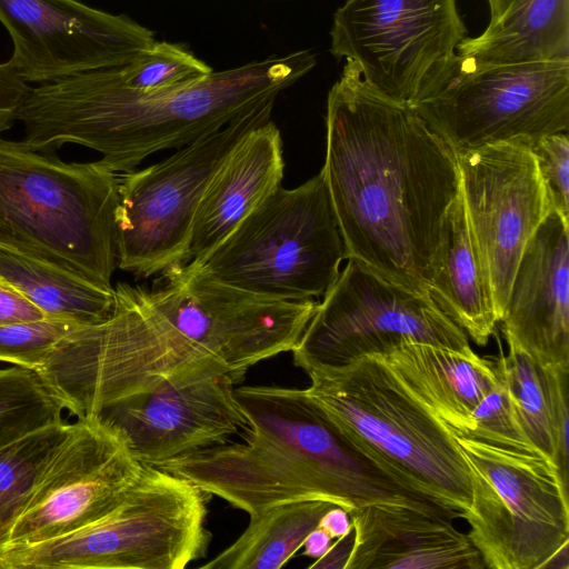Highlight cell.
<instances>
[{"label":"cell","instance_id":"obj_1","mask_svg":"<svg viewBox=\"0 0 569 569\" xmlns=\"http://www.w3.org/2000/svg\"><path fill=\"white\" fill-rule=\"evenodd\" d=\"M321 169L347 259L428 292L461 188L456 152L347 60L327 99Z\"/></svg>","mask_w":569,"mask_h":569},{"label":"cell","instance_id":"obj_2","mask_svg":"<svg viewBox=\"0 0 569 569\" xmlns=\"http://www.w3.org/2000/svg\"><path fill=\"white\" fill-rule=\"evenodd\" d=\"M234 395L250 423L243 441L156 467L250 517L281 503L325 500L349 513L366 506L391 505L456 518L346 436L306 389L243 386Z\"/></svg>","mask_w":569,"mask_h":569},{"label":"cell","instance_id":"obj_3","mask_svg":"<svg viewBox=\"0 0 569 569\" xmlns=\"http://www.w3.org/2000/svg\"><path fill=\"white\" fill-rule=\"evenodd\" d=\"M315 64L305 50L212 71L193 86L154 94L128 88L118 67L90 70L31 87L17 120L22 141L37 151L79 144L99 152L113 171L129 172L154 152L179 149L274 104Z\"/></svg>","mask_w":569,"mask_h":569},{"label":"cell","instance_id":"obj_4","mask_svg":"<svg viewBox=\"0 0 569 569\" xmlns=\"http://www.w3.org/2000/svg\"><path fill=\"white\" fill-rule=\"evenodd\" d=\"M119 173L0 138V241L112 288Z\"/></svg>","mask_w":569,"mask_h":569},{"label":"cell","instance_id":"obj_5","mask_svg":"<svg viewBox=\"0 0 569 569\" xmlns=\"http://www.w3.org/2000/svg\"><path fill=\"white\" fill-rule=\"evenodd\" d=\"M307 376V393L346 436L403 483L461 518L471 487L453 435L380 357Z\"/></svg>","mask_w":569,"mask_h":569},{"label":"cell","instance_id":"obj_6","mask_svg":"<svg viewBox=\"0 0 569 569\" xmlns=\"http://www.w3.org/2000/svg\"><path fill=\"white\" fill-rule=\"evenodd\" d=\"M210 495L143 465L110 512L63 536L0 552V569H183L204 558Z\"/></svg>","mask_w":569,"mask_h":569},{"label":"cell","instance_id":"obj_7","mask_svg":"<svg viewBox=\"0 0 569 569\" xmlns=\"http://www.w3.org/2000/svg\"><path fill=\"white\" fill-rule=\"evenodd\" d=\"M409 106L456 154L497 142L531 148L569 130V59L492 64L452 52Z\"/></svg>","mask_w":569,"mask_h":569},{"label":"cell","instance_id":"obj_8","mask_svg":"<svg viewBox=\"0 0 569 569\" xmlns=\"http://www.w3.org/2000/svg\"><path fill=\"white\" fill-rule=\"evenodd\" d=\"M347 259L323 174L267 196L202 260L211 279L280 300L322 297Z\"/></svg>","mask_w":569,"mask_h":569},{"label":"cell","instance_id":"obj_9","mask_svg":"<svg viewBox=\"0 0 569 569\" xmlns=\"http://www.w3.org/2000/svg\"><path fill=\"white\" fill-rule=\"evenodd\" d=\"M470 476L462 513L489 569H541L569 542L568 490L545 457L453 435Z\"/></svg>","mask_w":569,"mask_h":569},{"label":"cell","instance_id":"obj_10","mask_svg":"<svg viewBox=\"0 0 569 569\" xmlns=\"http://www.w3.org/2000/svg\"><path fill=\"white\" fill-rule=\"evenodd\" d=\"M347 260L292 350L293 363L306 373L382 355L405 341L473 351L465 331L428 292L411 290L355 259Z\"/></svg>","mask_w":569,"mask_h":569},{"label":"cell","instance_id":"obj_11","mask_svg":"<svg viewBox=\"0 0 569 569\" xmlns=\"http://www.w3.org/2000/svg\"><path fill=\"white\" fill-rule=\"evenodd\" d=\"M272 109L252 111L144 169L119 173L118 268L148 278L188 262L206 186L238 141L270 120Z\"/></svg>","mask_w":569,"mask_h":569},{"label":"cell","instance_id":"obj_12","mask_svg":"<svg viewBox=\"0 0 569 569\" xmlns=\"http://www.w3.org/2000/svg\"><path fill=\"white\" fill-rule=\"evenodd\" d=\"M143 465L118 429L76 420L34 481L0 552L78 530L110 512Z\"/></svg>","mask_w":569,"mask_h":569},{"label":"cell","instance_id":"obj_13","mask_svg":"<svg viewBox=\"0 0 569 569\" xmlns=\"http://www.w3.org/2000/svg\"><path fill=\"white\" fill-rule=\"evenodd\" d=\"M466 34L456 0H347L333 16L330 52L355 61L378 91L409 103Z\"/></svg>","mask_w":569,"mask_h":569},{"label":"cell","instance_id":"obj_14","mask_svg":"<svg viewBox=\"0 0 569 569\" xmlns=\"http://www.w3.org/2000/svg\"><path fill=\"white\" fill-rule=\"evenodd\" d=\"M457 158L468 223L500 321L523 249L552 209L529 146L497 142Z\"/></svg>","mask_w":569,"mask_h":569},{"label":"cell","instance_id":"obj_15","mask_svg":"<svg viewBox=\"0 0 569 569\" xmlns=\"http://www.w3.org/2000/svg\"><path fill=\"white\" fill-rule=\"evenodd\" d=\"M9 32V61L29 83L121 67L152 44L154 33L123 14L79 0H0Z\"/></svg>","mask_w":569,"mask_h":569},{"label":"cell","instance_id":"obj_16","mask_svg":"<svg viewBox=\"0 0 569 569\" xmlns=\"http://www.w3.org/2000/svg\"><path fill=\"white\" fill-rule=\"evenodd\" d=\"M90 419L121 431L134 457L150 466L224 445L250 427L234 382L224 375L161 382L102 407Z\"/></svg>","mask_w":569,"mask_h":569},{"label":"cell","instance_id":"obj_17","mask_svg":"<svg viewBox=\"0 0 569 569\" xmlns=\"http://www.w3.org/2000/svg\"><path fill=\"white\" fill-rule=\"evenodd\" d=\"M569 222L555 210L528 241L502 318L508 345L542 366L569 367Z\"/></svg>","mask_w":569,"mask_h":569},{"label":"cell","instance_id":"obj_18","mask_svg":"<svg viewBox=\"0 0 569 569\" xmlns=\"http://www.w3.org/2000/svg\"><path fill=\"white\" fill-rule=\"evenodd\" d=\"M353 547L346 569H482L480 552L452 518L402 506L350 512Z\"/></svg>","mask_w":569,"mask_h":569},{"label":"cell","instance_id":"obj_19","mask_svg":"<svg viewBox=\"0 0 569 569\" xmlns=\"http://www.w3.org/2000/svg\"><path fill=\"white\" fill-rule=\"evenodd\" d=\"M283 169L281 133L271 120L243 136L216 169L200 198L188 262L202 260L280 187Z\"/></svg>","mask_w":569,"mask_h":569},{"label":"cell","instance_id":"obj_20","mask_svg":"<svg viewBox=\"0 0 569 569\" xmlns=\"http://www.w3.org/2000/svg\"><path fill=\"white\" fill-rule=\"evenodd\" d=\"M380 357L402 385L451 432H462L478 403L499 382L493 358L405 341Z\"/></svg>","mask_w":569,"mask_h":569},{"label":"cell","instance_id":"obj_21","mask_svg":"<svg viewBox=\"0 0 569 569\" xmlns=\"http://www.w3.org/2000/svg\"><path fill=\"white\" fill-rule=\"evenodd\" d=\"M496 357L525 433L557 468L568 489L569 367L542 366L512 345Z\"/></svg>","mask_w":569,"mask_h":569},{"label":"cell","instance_id":"obj_22","mask_svg":"<svg viewBox=\"0 0 569 569\" xmlns=\"http://www.w3.org/2000/svg\"><path fill=\"white\" fill-rule=\"evenodd\" d=\"M428 293L476 345L488 343L499 320L461 188L448 213L446 237Z\"/></svg>","mask_w":569,"mask_h":569},{"label":"cell","instance_id":"obj_23","mask_svg":"<svg viewBox=\"0 0 569 569\" xmlns=\"http://www.w3.org/2000/svg\"><path fill=\"white\" fill-rule=\"evenodd\" d=\"M0 282L32 302L47 318L87 326L107 319L114 288L0 241Z\"/></svg>","mask_w":569,"mask_h":569},{"label":"cell","instance_id":"obj_24","mask_svg":"<svg viewBox=\"0 0 569 569\" xmlns=\"http://www.w3.org/2000/svg\"><path fill=\"white\" fill-rule=\"evenodd\" d=\"M457 53L485 63L509 64L569 59V0H516Z\"/></svg>","mask_w":569,"mask_h":569},{"label":"cell","instance_id":"obj_25","mask_svg":"<svg viewBox=\"0 0 569 569\" xmlns=\"http://www.w3.org/2000/svg\"><path fill=\"white\" fill-rule=\"evenodd\" d=\"M333 506L305 500L270 507L251 516L247 529L201 569H279L302 548L306 537Z\"/></svg>","mask_w":569,"mask_h":569},{"label":"cell","instance_id":"obj_26","mask_svg":"<svg viewBox=\"0 0 569 569\" xmlns=\"http://www.w3.org/2000/svg\"><path fill=\"white\" fill-rule=\"evenodd\" d=\"M72 425H51L0 448V546L34 481Z\"/></svg>","mask_w":569,"mask_h":569},{"label":"cell","instance_id":"obj_27","mask_svg":"<svg viewBox=\"0 0 569 569\" xmlns=\"http://www.w3.org/2000/svg\"><path fill=\"white\" fill-rule=\"evenodd\" d=\"M63 410L37 371L20 366L0 369V448L67 421Z\"/></svg>","mask_w":569,"mask_h":569},{"label":"cell","instance_id":"obj_28","mask_svg":"<svg viewBox=\"0 0 569 569\" xmlns=\"http://www.w3.org/2000/svg\"><path fill=\"white\" fill-rule=\"evenodd\" d=\"M211 72V67L192 53L166 41H154L130 62L118 67L121 81L143 94L181 90L200 82Z\"/></svg>","mask_w":569,"mask_h":569},{"label":"cell","instance_id":"obj_29","mask_svg":"<svg viewBox=\"0 0 569 569\" xmlns=\"http://www.w3.org/2000/svg\"><path fill=\"white\" fill-rule=\"evenodd\" d=\"M493 360L499 377L498 385L475 408L470 426L462 432H450L515 452L543 457L521 428L503 378L495 358Z\"/></svg>","mask_w":569,"mask_h":569},{"label":"cell","instance_id":"obj_30","mask_svg":"<svg viewBox=\"0 0 569 569\" xmlns=\"http://www.w3.org/2000/svg\"><path fill=\"white\" fill-rule=\"evenodd\" d=\"M76 327L52 318L0 325V361L36 371L48 352Z\"/></svg>","mask_w":569,"mask_h":569},{"label":"cell","instance_id":"obj_31","mask_svg":"<svg viewBox=\"0 0 569 569\" xmlns=\"http://www.w3.org/2000/svg\"><path fill=\"white\" fill-rule=\"evenodd\" d=\"M549 203L569 222V137L568 132L539 139L532 147Z\"/></svg>","mask_w":569,"mask_h":569},{"label":"cell","instance_id":"obj_32","mask_svg":"<svg viewBox=\"0 0 569 569\" xmlns=\"http://www.w3.org/2000/svg\"><path fill=\"white\" fill-rule=\"evenodd\" d=\"M31 87L8 60L0 62V136L12 128Z\"/></svg>","mask_w":569,"mask_h":569},{"label":"cell","instance_id":"obj_33","mask_svg":"<svg viewBox=\"0 0 569 569\" xmlns=\"http://www.w3.org/2000/svg\"><path fill=\"white\" fill-rule=\"evenodd\" d=\"M47 318L40 309L20 293L0 282V325Z\"/></svg>","mask_w":569,"mask_h":569},{"label":"cell","instance_id":"obj_34","mask_svg":"<svg viewBox=\"0 0 569 569\" xmlns=\"http://www.w3.org/2000/svg\"><path fill=\"white\" fill-rule=\"evenodd\" d=\"M323 556L308 566L310 569H346L353 547V529L337 539Z\"/></svg>","mask_w":569,"mask_h":569},{"label":"cell","instance_id":"obj_35","mask_svg":"<svg viewBox=\"0 0 569 569\" xmlns=\"http://www.w3.org/2000/svg\"><path fill=\"white\" fill-rule=\"evenodd\" d=\"M332 539L340 538L352 530L350 513L340 506H333L321 517L319 526Z\"/></svg>","mask_w":569,"mask_h":569},{"label":"cell","instance_id":"obj_36","mask_svg":"<svg viewBox=\"0 0 569 569\" xmlns=\"http://www.w3.org/2000/svg\"><path fill=\"white\" fill-rule=\"evenodd\" d=\"M333 539L327 531L317 527L306 537L302 545V548L305 549L302 555L318 559L326 553Z\"/></svg>","mask_w":569,"mask_h":569},{"label":"cell","instance_id":"obj_37","mask_svg":"<svg viewBox=\"0 0 569 569\" xmlns=\"http://www.w3.org/2000/svg\"><path fill=\"white\" fill-rule=\"evenodd\" d=\"M541 569H569V542L559 548L541 567Z\"/></svg>","mask_w":569,"mask_h":569},{"label":"cell","instance_id":"obj_38","mask_svg":"<svg viewBox=\"0 0 569 569\" xmlns=\"http://www.w3.org/2000/svg\"><path fill=\"white\" fill-rule=\"evenodd\" d=\"M516 0H488L490 9V22L501 18Z\"/></svg>","mask_w":569,"mask_h":569}]
</instances>
